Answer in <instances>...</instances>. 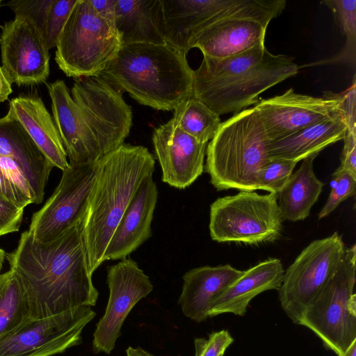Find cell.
<instances>
[{"label":"cell","instance_id":"f6af8a7d","mask_svg":"<svg viewBox=\"0 0 356 356\" xmlns=\"http://www.w3.org/2000/svg\"><path fill=\"white\" fill-rule=\"evenodd\" d=\"M220 356H223V355H220Z\"/></svg>","mask_w":356,"mask_h":356},{"label":"cell","instance_id":"277c9868","mask_svg":"<svg viewBox=\"0 0 356 356\" xmlns=\"http://www.w3.org/2000/svg\"><path fill=\"white\" fill-rule=\"evenodd\" d=\"M294 58L273 54L264 44L227 58L203 56L193 70V97L219 116L255 104L263 92L296 76Z\"/></svg>","mask_w":356,"mask_h":356},{"label":"cell","instance_id":"7c38bea8","mask_svg":"<svg viewBox=\"0 0 356 356\" xmlns=\"http://www.w3.org/2000/svg\"><path fill=\"white\" fill-rule=\"evenodd\" d=\"M98 161L70 165L44 206L33 213L28 232L42 243L56 240L83 218L95 181Z\"/></svg>","mask_w":356,"mask_h":356},{"label":"cell","instance_id":"7a4b0ae2","mask_svg":"<svg viewBox=\"0 0 356 356\" xmlns=\"http://www.w3.org/2000/svg\"><path fill=\"white\" fill-rule=\"evenodd\" d=\"M47 90L69 164L95 162L124 144L132 126L131 108L105 79H76L71 94L63 80Z\"/></svg>","mask_w":356,"mask_h":356},{"label":"cell","instance_id":"52a82bcc","mask_svg":"<svg viewBox=\"0 0 356 356\" xmlns=\"http://www.w3.org/2000/svg\"><path fill=\"white\" fill-rule=\"evenodd\" d=\"M122 47L116 28L96 13L90 0H76L58 36L55 61L69 77L99 76Z\"/></svg>","mask_w":356,"mask_h":356},{"label":"cell","instance_id":"5bb4252c","mask_svg":"<svg viewBox=\"0 0 356 356\" xmlns=\"http://www.w3.org/2000/svg\"><path fill=\"white\" fill-rule=\"evenodd\" d=\"M252 108L262 121L268 142L327 120L346 118L341 92H324L323 97H316L290 88L280 95L258 100Z\"/></svg>","mask_w":356,"mask_h":356},{"label":"cell","instance_id":"f1b7e54d","mask_svg":"<svg viewBox=\"0 0 356 356\" xmlns=\"http://www.w3.org/2000/svg\"><path fill=\"white\" fill-rule=\"evenodd\" d=\"M29 318L24 289L11 269L0 274V336Z\"/></svg>","mask_w":356,"mask_h":356},{"label":"cell","instance_id":"8d00e7d4","mask_svg":"<svg viewBox=\"0 0 356 356\" xmlns=\"http://www.w3.org/2000/svg\"><path fill=\"white\" fill-rule=\"evenodd\" d=\"M355 75L351 86L346 90L341 92L343 97V109L346 116L347 131H356V95H355Z\"/></svg>","mask_w":356,"mask_h":356},{"label":"cell","instance_id":"30bf717a","mask_svg":"<svg viewBox=\"0 0 356 356\" xmlns=\"http://www.w3.org/2000/svg\"><path fill=\"white\" fill-rule=\"evenodd\" d=\"M345 245L337 232L311 242L284 271L278 289L281 306L299 324L302 316L337 270Z\"/></svg>","mask_w":356,"mask_h":356},{"label":"cell","instance_id":"ba28073f","mask_svg":"<svg viewBox=\"0 0 356 356\" xmlns=\"http://www.w3.org/2000/svg\"><path fill=\"white\" fill-rule=\"evenodd\" d=\"M356 246L346 248L335 273L305 311L298 325L338 356L356 341Z\"/></svg>","mask_w":356,"mask_h":356},{"label":"cell","instance_id":"f35d334b","mask_svg":"<svg viewBox=\"0 0 356 356\" xmlns=\"http://www.w3.org/2000/svg\"><path fill=\"white\" fill-rule=\"evenodd\" d=\"M96 13L109 25L115 26L116 0H90Z\"/></svg>","mask_w":356,"mask_h":356},{"label":"cell","instance_id":"7bdbcfd3","mask_svg":"<svg viewBox=\"0 0 356 356\" xmlns=\"http://www.w3.org/2000/svg\"><path fill=\"white\" fill-rule=\"evenodd\" d=\"M6 252L0 248V271L2 269L3 262L5 259H6Z\"/></svg>","mask_w":356,"mask_h":356},{"label":"cell","instance_id":"ffe728a7","mask_svg":"<svg viewBox=\"0 0 356 356\" xmlns=\"http://www.w3.org/2000/svg\"><path fill=\"white\" fill-rule=\"evenodd\" d=\"M267 26L250 18L227 17L206 27L194 38L192 48L203 56L223 58L264 44Z\"/></svg>","mask_w":356,"mask_h":356},{"label":"cell","instance_id":"83f0119b","mask_svg":"<svg viewBox=\"0 0 356 356\" xmlns=\"http://www.w3.org/2000/svg\"><path fill=\"white\" fill-rule=\"evenodd\" d=\"M172 119L184 132L206 143L214 137L222 123L218 114L193 96L174 109Z\"/></svg>","mask_w":356,"mask_h":356},{"label":"cell","instance_id":"d6a6232c","mask_svg":"<svg viewBox=\"0 0 356 356\" xmlns=\"http://www.w3.org/2000/svg\"><path fill=\"white\" fill-rule=\"evenodd\" d=\"M229 332L222 330L212 332L208 339L196 338L194 341L195 356H220L233 342Z\"/></svg>","mask_w":356,"mask_h":356},{"label":"cell","instance_id":"60d3db41","mask_svg":"<svg viewBox=\"0 0 356 356\" xmlns=\"http://www.w3.org/2000/svg\"><path fill=\"white\" fill-rule=\"evenodd\" d=\"M126 355L127 356H154L150 353L147 352V350H145L144 349L141 348H133V347H128L126 350Z\"/></svg>","mask_w":356,"mask_h":356},{"label":"cell","instance_id":"e575fe53","mask_svg":"<svg viewBox=\"0 0 356 356\" xmlns=\"http://www.w3.org/2000/svg\"><path fill=\"white\" fill-rule=\"evenodd\" d=\"M0 169L4 175L33 202L31 184L17 163L12 159L0 156Z\"/></svg>","mask_w":356,"mask_h":356},{"label":"cell","instance_id":"9a60e30c","mask_svg":"<svg viewBox=\"0 0 356 356\" xmlns=\"http://www.w3.org/2000/svg\"><path fill=\"white\" fill-rule=\"evenodd\" d=\"M109 298L105 313L93 334L95 353L110 354L120 336L124 320L135 305L154 289L149 277L131 259H124L107 268Z\"/></svg>","mask_w":356,"mask_h":356},{"label":"cell","instance_id":"484cf974","mask_svg":"<svg viewBox=\"0 0 356 356\" xmlns=\"http://www.w3.org/2000/svg\"><path fill=\"white\" fill-rule=\"evenodd\" d=\"M318 154L302 160L277 194V203L284 220L296 222L307 218L321 193L324 184L314 172L313 163Z\"/></svg>","mask_w":356,"mask_h":356},{"label":"cell","instance_id":"2e32d148","mask_svg":"<svg viewBox=\"0 0 356 356\" xmlns=\"http://www.w3.org/2000/svg\"><path fill=\"white\" fill-rule=\"evenodd\" d=\"M1 29V67L9 81L19 86L45 82L50 56L33 21L26 15H15Z\"/></svg>","mask_w":356,"mask_h":356},{"label":"cell","instance_id":"ab89813d","mask_svg":"<svg viewBox=\"0 0 356 356\" xmlns=\"http://www.w3.org/2000/svg\"><path fill=\"white\" fill-rule=\"evenodd\" d=\"M11 84L0 66V102L7 100L13 92Z\"/></svg>","mask_w":356,"mask_h":356},{"label":"cell","instance_id":"603a6c76","mask_svg":"<svg viewBox=\"0 0 356 356\" xmlns=\"http://www.w3.org/2000/svg\"><path fill=\"white\" fill-rule=\"evenodd\" d=\"M8 113L20 122L53 167L62 171L69 167L67 153L54 119L40 97L20 95L13 98Z\"/></svg>","mask_w":356,"mask_h":356},{"label":"cell","instance_id":"6da1fadb","mask_svg":"<svg viewBox=\"0 0 356 356\" xmlns=\"http://www.w3.org/2000/svg\"><path fill=\"white\" fill-rule=\"evenodd\" d=\"M6 259L24 289L29 318L96 304L99 292L88 270L79 224L47 243L26 230Z\"/></svg>","mask_w":356,"mask_h":356},{"label":"cell","instance_id":"8fae6325","mask_svg":"<svg viewBox=\"0 0 356 356\" xmlns=\"http://www.w3.org/2000/svg\"><path fill=\"white\" fill-rule=\"evenodd\" d=\"M83 306L41 318H29L0 336V356H51L79 344L95 316Z\"/></svg>","mask_w":356,"mask_h":356},{"label":"cell","instance_id":"4dcf8cb0","mask_svg":"<svg viewBox=\"0 0 356 356\" xmlns=\"http://www.w3.org/2000/svg\"><path fill=\"white\" fill-rule=\"evenodd\" d=\"M331 191L328 198L318 214V219L329 216L342 202L354 197L356 192V175L336 170L332 175Z\"/></svg>","mask_w":356,"mask_h":356},{"label":"cell","instance_id":"d590c367","mask_svg":"<svg viewBox=\"0 0 356 356\" xmlns=\"http://www.w3.org/2000/svg\"><path fill=\"white\" fill-rule=\"evenodd\" d=\"M339 170L348 171L356 175V131H347L343 139Z\"/></svg>","mask_w":356,"mask_h":356},{"label":"cell","instance_id":"1f68e13d","mask_svg":"<svg viewBox=\"0 0 356 356\" xmlns=\"http://www.w3.org/2000/svg\"><path fill=\"white\" fill-rule=\"evenodd\" d=\"M297 163L288 160H270L258 177L257 190L277 195L293 173Z\"/></svg>","mask_w":356,"mask_h":356},{"label":"cell","instance_id":"4316f807","mask_svg":"<svg viewBox=\"0 0 356 356\" xmlns=\"http://www.w3.org/2000/svg\"><path fill=\"white\" fill-rule=\"evenodd\" d=\"M76 0H11L6 5L15 15L29 17L48 48L56 46L58 36Z\"/></svg>","mask_w":356,"mask_h":356},{"label":"cell","instance_id":"3957f363","mask_svg":"<svg viewBox=\"0 0 356 356\" xmlns=\"http://www.w3.org/2000/svg\"><path fill=\"white\" fill-rule=\"evenodd\" d=\"M154 168L155 159L142 145L122 144L98 160L87 209L79 223L91 275L105 261L107 246L124 213Z\"/></svg>","mask_w":356,"mask_h":356},{"label":"cell","instance_id":"f546056e","mask_svg":"<svg viewBox=\"0 0 356 356\" xmlns=\"http://www.w3.org/2000/svg\"><path fill=\"white\" fill-rule=\"evenodd\" d=\"M321 3L330 9L335 24L346 37V43L337 55L304 66L345 63L355 68L356 63V1L325 0Z\"/></svg>","mask_w":356,"mask_h":356},{"label":"cell","instance_id":"d6986e66","mask_svg":"<svg viewBox=\"0 0 356 356\" xmlns=\"http://www.w3.org/2000/svg\"><path fill=\"white\" fill-rule=\"evenodd\" d=\"M0 156L17 163L31 184L33 203H42L54 167L20 122L9 113L0 118Z\"/></svg>","mask_w":356,"mask_h":356},{"label":"cell","instance_id":"9c48e42d","mask_svg":"<svg viewBox=\"0 0 356 356\" xmlns=\"http://www.w3.org/2000/svg\"><path fill=\"white\" fill-rule=\"evenodd\" d=\"M283 221L276 195L245 191L211 204L209 227L218 243L257 244L277 239Z\"/></svg>","mask_w":356,"mask_h":356},{"label":"cell","instance_id":"836d02e7","mask_svg":"<svg viewBox=\"0 0 356 356\" xmlns=\"http://www.w3.org/2000/svg\"><path fill=\"white\" fill-rule=\"evenodd\" d=\"M24 209L0 195V236L18 232Z\"/></svg>","mask_w":356,"mask_h":356},{"label":"cell","instance_id":"d4e9b609","mask_svg":"<svg viewBox=\"0 0 356 356\" xmlns=\"http://www.w3.org/2000/svg\"><path fill=\"white\" fill-rule=\"evenodd\" d=\"M348 129L344 116L325 120L268 143L270 160H288L298 163L318 154L327 146L342 140Z\"/></svg>","mask_w":356,"mask_h":356},{"label":"cell","instance_id":"5b68a950","mask_svg":"<svg viewBox=\"0 0 356 356\" xmlns=\"http://www.w3.org/2000/svg\"><path fill=\"white\" fill-rule=\"evenodd\" d=\"M186 55L168 44L122 46L99 76L140 104L174 111L193 96V70Z\"/></svg>","mask_w":356,"mask_h":356},{"label":"cell","instance_id":"74e56055","mask_svg":"<svg viewBox=\"0 0 356 356\" xmlns=\"http://www.w3.org/2000/svg\"><path fill=\"white\" fill-rule=\"evenodd\" d=\"M0 195L23 209L32 204L31 200L4 175L1 169Z\"/></svg>","mask_w":356,"mask_h":356},{"label":"cell","instance_id":"e0dca14e","mask_svg":"<svg viewBox=\"0 0 356 356\" xmlns=\"http://www.w3.org/2000/svg\"><path fill=\"white\" fill-rule=\"evenodd\" d=\"M152 141L163 182L184 189L203 172L207 143L184 132L172 119L154 129Z\"/></svg>","mask_w":356,"mask_h":356},{"label":"cell","instance_id":"b9f144b4","mask_svg":"<svg viewBox=\"0 0 356 356\" xmlns=\"http://www.w3.org/2000/svg\"><path fill=\"white\" fill-rule=\"evenodd\" d=\"M341 356H356V341H353L347 350Z\"/></svg>","mask_w":356,"mask_h":356},{"label":"cell","instance_id":"ac0fdd59","mask_svg":"<svg viewBox=\"0 0 356 356\" xmlns=\"http://www.w3.org/2000/svg\"><path fill=\"white\" fill-rule=\"evenodd\" d=\"M158 189L149 175L140 184L107 246L104 260L124 259L152 236Z\"/></svg>","mask_w":356,"mask_h":356},{"label":"cell","instance_id":"ee69618b","mask_svg":"<svg viewBox=\"0 0 356 356\" xmlns=\"http://www.w3.org/2000/svg\"><path fill=\"white\" fill-rule=\"evenodd\" d=\"M1 1H1V0H0V6H1Z\"/></svg>","mask_w":356,"mask_h":356},{"label":"cell","instance_id":"7402d4cb","mask_svg":"<svg viewBox=\"0 0 356 356\" xmlns=\"http://www.w3.org/2000/svg\"><path fill=\"white\" fill-rule=\"evenodd\" d=\"M284 274L280 259L269 258L243 270L211 304L209 317L230 313L243 316L250 302L259 293L277 290Z\"/></svg>","mask_w":356,"mask_h":356},{"label":"cell","instance_id":"4fadbf2b","mask_svg":"<svg viewBox=\"0 0 356 356\" xmlns=\"http://www.w3.org/2000/svg\"><path fill=\"white\" fill-rule=\"evenodd\" d=\"M164 38L186 54L195 36L211 24L227 17L260 19L264 14L261 0H161Z\"/></svg>","mask_w":356,"mask_h":356},{"label":"cell","instance_id":"44dd1931","mask_svg":"<svg viewBox=\"0 0 356 356\" xmlns=\"http://www.w3.org/2000/svg\"><path fill=\"white\" fill-rule=\"evenodd\" d=\"M243 271L229 264L204 266L187 271L178 300L184 316L197 323L207 320L212 302Z\"/></svg>","mask_w":356,"mask_h":356},{"label":"cell","instance_id":"8992f818","mask_svg":"<svg viewBox=\"0 0 356 356\" xmlns=\"http://www.w3.org/2000/svg\"><path fill=\"white\" fill-rule=\"evenodd\" d=\"M262 121L253 108H246L222 122L207 144L205 170L218 191L257 190L260 171L270 161Z\"/></svg>","mask_w":356,"mask_h":356},{"label":"cell","instance_id":"cb8c5ba5","mask_svg":"<svg viewBox=\"0 0 356 356\" xmlns=\"http://www.w3.org/2000/svg\"><path fill=\"white\" fill-rule=\"evenodd\" d=\"M115 26L122 46L166 44L161 0H116Z\"/></svg>","mask_w":356,"mask_h":356}]
</instances>
